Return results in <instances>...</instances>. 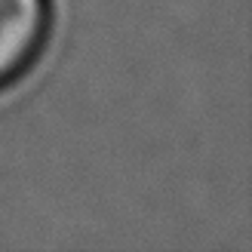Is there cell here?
<instances>
[{
	"label": "cell",
	"mask_w": 252,
	"mask_h": 252,
	"mask_svg": "<svg viewBox=\"0 0 252 252\" xmlns=\"http://www.w3.org/2000/svg\"><path fill=\"white\" fill-rule=\"evenodd\" d=\"M53 31L49 0H0V93L12 90L43 56Z\"/></svg>",
	"instance_id": "1"
}]
</instances>
